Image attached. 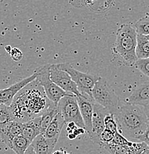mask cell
Returning a JSON list of instances; mask_svg holds the SVG:
<instances>
[{
    "label": "cell",
    "mask_w": 149,
    "mask_h": 154,
    "mask_svg": "<svg viewBox=\"0 0 149 154\" xmlns=\"http://www.w3.org/2000/svg\"><path fill=\"white\" fill-rule=\"evenodd\" d=\"M52 104L45 93L33 88L19 92L10 107L14 120L23 124L40 116Z\"/></svg>",
    "instance_id": "6da1fadb"
},
{
    "label": "cell",
    "mask_w": 149,
    "mask_h": 154,
    "mask_svg": "<svg viewBox=\"0 0 149 154\" xmlns=\"http://www.w3.org/2000/svg\"><path fill=\"white\" fill-rule=\"evenodd\" d=\"M118 125V131L128 139L137 142L149 123L143 107L126 103L120 105L114 114Z\"/></svg>",
    "instance_id": "7a4b0ae2"
},
{
    "label": "cell",
    "mask_w": 149,
    "mask_h": 154,
    "mask_svg": "<svg viewBox=\"0 0 149 154\" xmlns=\"http://www.w3.org/2000/svg\"><path fill=\"white\" fill-rule=\"evenodd\" d=\"M137 39L136 29L130 24H123L116 30L113 51L129 66H134L138 59L136 55Z\"/></svg>",
    "instance_id": "3957f363"
},
{
    "label": "cell",
    "mask_w": 149,
    "mask_h": 154,
    "mask_svg": "<svg viewBox=\"0 0 149 154\" xmlns=\"http://www.w3.org/2000/svg\"><path fill=\"white\" fill-rule=\"evenodd\" d=\"M93 99L105 107L108 113L115 114L120 107V98L105 79L99 77L92 90Z\"/></svg>",
    "instance_id": "277c9868"
},
{
    "label": "cell",
    "mask_w": 149,
    "mask_h": 154,
    "mask_svg": "<svg viewBox=\"0 0 149 154\" xmlns=\"http://www.w3.org/2000/svg\"><path fill=\"white\" fill-rule=\"evenodd\" d=\"M35 71L37 73L35 81L44 89V92L47 98L55 106L57 107L62 98L66 96L73 95L64 91L55 83L53 82L50 76V65H45L38 67Z\"/></svg>",
    "instance_id": "5b68a950"
},
{
    "label": "cell",
    "mask_w": 149,
    "mask_h": 154,
    "mask_svg": "<svg viewBox=\"0 0 149 154\" xmlns=\"http://www.w3.org/2000/svg\"><path fill=\"white\" fill-rule=\"evenodd\" d=\"M57 66L61 70H64L70 75L72 80L76 83L78 90L82 95L87 96L93 99L92 90L99 77L79 71L68 63L57 64Z\"/></svg>",
    "instance_id": "8992f818"
},
{
    "label": "cell",
    "mask_w": 149,
    "mask_h": 154,
    "mask_svg": "<svg viewBox=\"0 0 149 154\" xmlns=\"http://www.w3.org/2000/svg\"><path fill=\"white\" fill-rule=\"evenodd\" d=\"M57 108L63 116L65 123L73 122L79 128L85 130L76 96H66L62 98L57 105Z\"/></svg>",
    "instance_id": "52a82bcc"
},
{
    "label": "cell",
    "mask_w": 149,
    "mask_h": 154,
    "mask_svg": "<svg viewBox=\"0 0 149 154\" xmlns=\"http://www.w3.org/2000/svg\"><path fill=\"white\" fill-rule=\"evenodd\" d=\"M50 76L51 79L61 89L66 93L75 96L80 95L76 83L72 80L68 73L61 70L57 65H50Z\"/></svg>",
    "instance_id": "ba28073f"
},
{
    "label": "cell",
    "mask_w": 149,
    "mask_h": 154,
    "mask_svg": "<svg viewBox=\"0 0 149 154\" xmlns=\"http://www.w3.org/2000/svg\"><path fill=\"white\" fill-rule=\"evenodd\" d=\"M36 76L37 73L35 71L31 76L23 79L18 82L12 85L9 88L0 90V104L10 107L14 102V98L19 94V92H20V91H22L27 85L35 81Z\"/></svg>",
    "instance_id": "9c48e42d"
},
{
    "label": "cell",
    "mask_w": 149,
    "mask_h": 154,
    "mask_svg": "<svg viewBox=\"0 0 149 154\" xmlns=\"http://www.w3.org/2000/svg\"><path fill=\"white\" fill-rule=\"evenodd\" d=\"M108 113V111L105 107L96 102L94 103L92 116V132L90 135V137L94 142L99 145H100V140H99L100 135L105 129L104 120L105 116Z\"/></svg>",
    "instance_id": "30bf717a"
},
{
    "label": "cell",
    "mask_w": 149,
    "mask_h": 154,
    "mask_svg": "<svg viewBox=\"0 0 149 154\" xmlns=\"http://www.w3.org/2000/svg\"><path fill=\"white\" fill-rule=\"evenodd\" d=\"M76 96L79 107L80 113L85 126V131L90 136L92 132V116L95 102L87 96L80 94Z\"/></svg>",
    "instance_id": "8fae6325"
},
{
    "label": "cell",
    "mask_w": 149,
    "mask_h": 154,
    "mask_svg": "<svg viewBox=\"0 0 149 154\" xmlns=\"http://www.w3.org/2000/svg\"><path fill=\"white\" fill-rule=\"evenodd\" d=\"M101 147L110 154H141L148 147L144 142H133L131 145H117L113 144H102Z\"/></svg>",
    "instance_id": "7c38bea8"
},
{
    "label": "cell",
    "mask_w": 149,
    "mask_h": 154,
    "mask_svg": "<svg viewBox=\"0 0 149 154\" xmlns=\"http://www.w3.org/2000/svg\"><path fill=\"white\" fill-rule=\"evenodd\" d=\"M126 102L144 107L149 102V81L144 82L136 87Z\"/></svg>",
    "instance_id": "4fadbf2b"
},
{
    "label": "cell",
    "mask_w": 149,
    "mask_h": 154,
    "mask_svg": "<svg viewBox=\"0 0 149 154\" xmlns=\"http://www.w3.org/2000/svg\"><path fill=\"white\" fill-rule=\"evenodd\" d=\"M22 123L14 120L7 125L0 128V138L9 148H11L13 140L22 134Z\"/></svg>",
    "instance_id": "5bb4252c"
},
{
    "label": "cell",
    "mask_w": 149,
    "mask_h": 154,
    "mask_svg": "<svg viewBox=\"0 0 149 154\" xmlns=\"http://www.w3.org/2000/svg\"><path fill=\"white\" fill-rule=\"evenodd\" d=\"M65 124V119H64L62 115L59 112L57 116L54 117V119L51 122V124L49 125V126L48 127L43 136L46 139H51V140L58 142L61 131H62V128H63Z\"/></svg>",
    "instance_id": "9a60e30c"
},
{
    "label": "cell",
    "mask_w": 149,
    "mask_h": 154,
    "mask_svg": "<svg viewBox=\"0 0 149 154\" xmlns=\"http://www.w3.org/2000/svg\"><path fill=\"white\" fill-rule=\"evenodd\" d=\"M57 142L48 139L40 134L32 142L31 146L36 154H52Z\"/></svg>",
    "instance_id": "2e32d148"
},
{
    "label": "cell",
    "mask_w": 149,
    "mask_h": 154,
    "mask_svg": "<svg viewBox=\"0 0 149 154\" xmlns=\"http://www.w3.org/2000/svg\"><path fill=\"white\" fill-rule=\"evenodd\" d=\"M40 134L41 132L39 129V116L22 124V131L21 135L28 139L31 144L33 141Z\"/></svg>",
    "instance_id": "e0dca14e"
},
{
    "label": "cell",
    "mask_w": 149,
    "mask_h": 154,
    "mask_svg": "<svg viewBox=\"0 0 149 154\" xmlns=\"http://www.w3.org/2000/svg\"><path fill=\"white\" fill-rule=\"evenodd\" d=\"M59 113L58 108L57 106L54 105V104H52L45 110L42 113V114L39 116V129L41 134H44L45 132L46 129L49 125L51 124V122L54 119V117L57 116Z\"/></svg>",
    "instance_id": "ac0fdd59"
},
{
    "label": "cell",
    "mask_w": 149,
    "mask_h": 154,
    "mask_svg": "<svg viewBox=\"0 0 149 154\" xmlns=\"http://www.w3.org/2000/svg\"><path fill=\"white\" fill-rule=\"evenodd\" d=\"M136 55L138 59L149 58V41L144 35L137 34Z\"/></svg>",
    "instance_id": "d6986e66"
},
{
    "label": "cell",
    "mask_w": 149,
    "mask_h": 154,
    "mask_svg": "<svg viewBox=\"0 0 149 154\" xmlns=\"http://www.w3.org/2000/svg\"><path fill=\"white\" fill-rule=\"evenodd\" d=\"M31 142L28 139L24 137L22 135H20L13 140L11 149L14 150L16 154H25Z\"/></svg>",
    "instance_id": "ffe728a7"
},
{
    "label": "cell",
    "mask_w": 149,
    "mask_h": 154,
    "mask_svg": "<svg viewBox=\"0 0 149 154\" xmlns=\"http://www.w3.org/2000/svg\"><path fill=\"white\" fill-rule=\"evenodd\" d=\"M14 120L11 107L0 104V128H2Z\"/></svg>",
    "instance_id": "44dd1931"
},
{
    "label": "cell",
    "mask_w": 149,
    "mask_h": 154,
    "mask_svg": "<svg viewBox=\"0 0 149 154\" xmlns=\"http://www.w3.org/2000/svg\"><path fill=\"white\" fill-rule=\"evenodd\" d=\"M134 28L136 29L137 34L148 36L149 35V17H142L134 23Z\"/></svg>",
    "instance_id": "7402d4cb"
},
{
    "label": "cell",
    "mask_w": 149,
    "mask_h": 154,
    "mask_svg": "<svg viewBox=\"0 0 149 154\" xmlns=\"http://www.w3.org/2000/svg\"><path fill=\"white\" fill-rule=\"evenodd\" d=\"M104 123H105V129L110 130L113 133L118 132V125L116 122V118L113 113H108V114L105 116V120H104Z\"/></svg>",
    "instance_id": "603a6c76"
},
{
    "label": "cell",
    "mask_w": 149,
    "mask_h": 154,
    "mask_svg": "<svg viewBox=\"0 0 149 154\" xmlns=\"http://www.w3.org/2000/svg\"><path fill=\"white\" fill-rule=\"evenodd\" d=\"M134 66L141 73L149 77V58L137 59Z\"/></svg>",
    "instance_id": "cb8c5ba5"
},
{
    "label": "cell",
    "mask_w": 149,
    "mask_h": 154,
    "mask_svg": "<svg viewBox=\"0 0 149 154\" xmlns=\"http://www.w3.org/2000/svg\"><path fill=\"white\" fill-rule=\"evenodd\" d=\"M132 143V141L129 140L123 134H120L119 131L115 133L113 141L111 142V144H117V145H131Z\"/></svg>",
    "instance_id": "d4e9b609"
},
{
    "label": "cell",
    "mask_w": 149,
    "mask_h": 154,
    "mask_svg": "<svg viewBox=\"0 0 149 154\" xmlns=\"http://www.w3.org/2000/svg\"><path fill=\"white\" fill-rule=\"evenodd\" d=\"M113 136H114V133L110 131V130H104L100 135V138H99V140H100V146H102V144L111 143L112 141H113Z\"/></svg>",
    "instance_id": "484cf974"
},
{
    "label": "cell",
    "mask_w": 149,
    "mask_h": 154,
    "mask_svg": "<svg viewBox=\"0 0 149 154\" xmlns=\"http://www.w3.org/2000/svg\"><path fill=\"white\" fill-rule=\"evenodd\" d=\"M11 59L15 62H20L23 57V54L19 48H13L12 51L10 53Z\"/></svg>",
    "instance_id": "4316f807"
},
{
    "label": "cell",
    "mask_w": 149,
    "mask_h": 154,
    "mask_svg": "<svg viewBox=\"0 0 149 154\" xmlns=\"http://www.w3.org/2000/svg\"><path fill=\"white\" fill-rule=\"evenodd\" d=\"M137 142H144V143L146 144L149 147V125L148 128H147V129L145 130V132L141 135L140 136H139L138 139H137Z\"/></svg>",
    "instance_id": "83f0119b"
},
{
    "label": "cell",
    "mask_w": 149,
    "mask_h": 154,
    "mask_svg": "<svg viewBox=\"0 0 149 154\" xmlns=\"http://www.w3.org/2000/svg\"><path fill=\"white\" fill-rule=\"evenodd\" d=\"M143 109H144V111H145V115H146V116H147V119H148V121L149 123V102L147 104V105H145V106H144Z\"/></svg>",
    "instance_id": "f1b7e54d"
},
{
    "label": "cell",
    "mask_w": 149,
    "mask_h": 154,
    "mask_svg": "<svg viewBox=\"0 0 149 154\" xmlns=\"http://www.w3.org/2000/svg\"><path fill=\"white\" fill-rule=\"evenodd\" d=\"M25 154H36L34 152V150H33V147L31 146V144H30V147H28V150H26Z\"/></svg>",
    "instance_id": "f546056e"
},
{
    "label": "cell",
    "mask_w": 149,
    "mask_h": 154,
    "mask_svg": "<svg viewBox=\"0 0 149 154\" xmlns=\"http://www.w3.org/2000/svg\"><path fill=\"white\" fill-rule=\"evenodd\" d=\"M52 154H70V153H68V152L65 150H56V151H54Z\"/></svg>",
    "instance_id": "4dcf8cb0"
},
{
    "label": "cell",
    "mask_w": 149,
    "mask_h": 154,
    "mask_svg": "<svg viewBox=\"0 0 149 154\" xmlns=\"http://www.w3.org/2000/svg\"><path fill=\"white\" fill-rule=\"evenodd\" d=\"M68 137L70 139H75L76 138V136L73 133H69L68 134Z\"/></svg>",
    "instance_id": "1f68e13d"
},
{
    "label": "cell",
    "mask_w": 149,
    "mask_h": 154,
    "mask_svg": "<svg viewBox=\"0 0 149 154\" xmlns=\"http://www.w3.org/2000/svg\"><path fill=\"white\" fill-rule=\"evenodd\" d=\"M12 48H13L10 45H7V46H5V51H7L8 54H10V53L11 52V51H12Z\"/></svg>",
    "instance_id": "d6a6232c"
},
{
    "label": "cell",
    "mask_w": 149,
    "mask_h": 154,
    "mask_svg": "<svg viewBox=\"0 0 149 154\" xmlns=\"http://www.w3.org/2000/svg\"><path fill=\"white\" fill-rule=\"evenodd\" d=\"M145 153H146V154H149V147L146 149V150H145Z\"/></svg>",
    "instance_id": "836d02e7"
},
{
    "label": "cell",
    "mask_w": 149,
    "mask_h": 154,
    "mask_svg": "<svg viewBox=\"0 0 149 154\" xmlns=\"http://www.w3.org/2000/svg\"><path fill=\"white\" fill-rule=\"evenodd\" d=\"M146 36V38H148V41H149V35H148V36Z\"/></svg>",
    "instance_id": "e575fe53"
},
{
    "label": "cell",
    "mask_w": 149,
    "mask_h": 154,
    "mask_svg": "<svg viewBox=\"0 0 149 154\" xmlns=\"http://www.w3.org/2000/svg\"><path fill=\"white\" fill-rule=\"evenodd\" d=\"M146 16H147V17H149V12H148V13H147V14H146Z\"/></svg>",
    "instance_id": "d590c367"
},
{
    "label": "cell",
    "mask_w": 149,
    "mask_h": 154,
    "mask_svg": "<svg viewBox=\"0 0 149 154\" xmlns=\"http://www.w3.org/2000/svg\"><path fill=\"white\" fill-rule=\"evenodd\" d=\"M141 154H146V153H145V152H143V153H141Z\"/></svg>",
    "instance_id": "8d00e7d4"
},
{
    "label": "cell",
    "mask_w": 149,
    "mask_h": 154,
    "mask_svg": "<svg viewBox=\"0 0 149 154\" xmlns=\"http://www.w3.org/2000/svg\"><path fill=\"white\" fill-rule=\"evenodd\" d=\"M0 1H2V0H0Z\"/></svg>",
    "instance_id": "74e56055"
}]
</instances>
